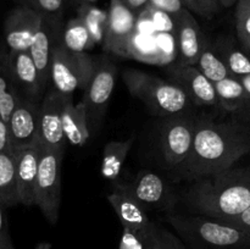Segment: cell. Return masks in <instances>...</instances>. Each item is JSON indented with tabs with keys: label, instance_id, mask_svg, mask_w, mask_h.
I'll use <instances>...</instances> for the list:
<instances>
[{
	"label": "cell",
	"instance_id": "1",
	"mask_svg": "<svg viewBox=\"0 0 250 249\" xmlns=\"http://www.w3.org/2000/svg\"><path fill=\"white\" fill-rule=\"evenodd\" d=\"M249 153V124L200 116L190 154L175 171L182 180L197 181L231 170Z\"/></svg>",
	"mask_w": 250,
	"mask_h": 249
},
{
	"label": "cell",
	"instance_id": "2",
	"mask_svg": "<svg viewBox=\"0 0 250 249\" xmlns=\"http://www.w3.org/2000/svg\"><path fill=\"white\" fill-rule=\"evenodd\" d=\"M185 200L199 215L229 221L250 207V168L232 167L193 181Z\"/></svg>",
	"mask_w": 250,
	"mask_h": 249
},
{
	"label": "cell",
	"instance_id": "3",
	"mask_svg": "<svg viewBox=\"0 0 250 249\" xmlns=\"http://www.w3.org/2000/svg\"><path fill=\"white\" fill-rule=\"evenodd\" d=\"M166 220L178 236L197 249H249L250 234L224 220L168 212Z\"/></svg>",
	"mask_w": 250,
	"mask_h": 249
},
{
	"label": "cell",
	"instance_id": "4",
	"mask_svg": "<svg viewBox=\"0 0 250 249\" xmlns=\"http://www.w3.org/2000/svg\"><path fill=\"white\" fill-rule=\"evenodd\" d=\"M124 81L128 92L158 116L168 117L188 114L193 103L188 95L171 81L143 72L139 70H127Z\"/></svg>",
	"mask_w": 250,
	"mask_h": 249
},
{
	"label": "cell",
	"instance_id": "5",
	"mask_svg": "<svg viewBox=\"0 0 250 249\" xmlns=\"http://www.w3.org/2000/svg\"><path fill=\"white\" fill-rule=\"evenodd\" d=\"M97 58L87 53H72L62 43L53 53L50 81L54 89L65 97H73L77 89L84 90L94 73Z\"/></svg>",
	"mask_w": 250,
	"mask_h": 249
},
{
	"label": "cell",
	"instance_id": "6",
	"mask_svg": "<svg viewBox=\"0 0 250 249\" xmlns=\"http://www.w3.org/2000/svg\"><path fill=\"white\" fill-rule=\"evenodd\" d=\"M65 149H50L42 145L38 177L36 183V203L50 225L60 217L61 164Z\"/></svg>",
	"mask_w": 250,
	"mask_h": 249
},
{
	"label": "cell",
	"instance_id": "7",
	"mask_svg": "<svg viewBox=\"0 0 250 249\" xmlns=\"http://www.w3.org/2000/svg\"><path fill=\"white\" fill-rule=\"evenodd\" d=\"M198 117L188 114L164 117L160 124V149L168 167L180 166L193 148Z\"/></svg>",
	"mask_w": 250,
	"mask_h": 249
},
{
	"label": "cell",
	"instance_id": "8",
	"mask_svg": "<svg viewBox=\"0 0 250 249\" xmlns=\"http://www.w3.org/2000/svg\"><path fill=\"white\" fill-rule=\"evenodd\" d=\"M116 75L117 70L111 60L106 56H98L95 60L94 73L84 89L82 98V102L87 107L90 131L98 129L104 117L107 104L114 92Z\"/></svg>",
	"mask_w": 250,
	"mask_h": 249
},
{
	"label": "cell",
	"instance_id": "9",
	"mask_svg": "<svg viewBox=\"0 0 250 249\" xmlns=\"http://www.w3.org/2000/svg\"><path fill=\"white\" fill-rule=\"evenodd\" d=\"M137 27V14L121 0H111L107 10L104 50L120 58L131 55V44Z\"/></svg>",
	"mask_w": 250,
	"mask_h": 249
},
{
	"label": "cell",
	"instance_id": "10",
	"mask_svg": "<svg viewBox=\"0 0 250 249\" xmlns=\"http://www.w3.org/2000/svg\"><path fill=\"white\" fill-rule=\"evenodd\" d=\"M42 100L20 98L7 121L11 150L28 148L39 142V115Z\"/></svg>",
	"mask_w": 250,
	"mask_h": 249
},
{
	"label": "cell",
	"instance_id": "11",
	"mask_svg": "<svg viewBox=\"0 0 250 249\" xmlns=\"http://www.w3.org/2000/svg\"><path fill=\"white\" fill-rule=\"evenodd\" d=\"M171 82L177 84L193 105L219 107V99L215 83L208 80L194 65H183L176 62L166 68Z\"/></svg>",
	"mask_w": 250,
	"mask_h": 249
},
{
	"label": "cell",
	"instance_id": "12",
	"mask_svg": "<svg viewBox=\"0 0 250 249\" xmlns=\"http://www.w3.org/2000/svg\"><path fill=\"white\" fill-rule=\"evenodd\" d=\"M119 185L146 209L170 210L175 205L176 199L171 186L154 171L142 170L137 173L131 185Z\"/></svg>",
	"mask_w": 250,
	"mask_h": 249
},
{
	"label": "cell",
	"instance_id": "13",
	"mask_svg": "<svg viewBox=\"0 0 250 249\" xmlns=\"http://www.w3.org/2000/svg\"><path fill=\"white\" fill-rule=\"evenodd\" d=\"M42 15L26 5L17 4L4 21V39L10 51L29 50L42 22Z\"/></svg>",
	"mask_w": 250,
	"mask_h": 249
},
{
	"label": "cell",
	"instance_id": "14",
	"mask_svg": "<svg viewBox=\"0 0 250 249\" xmlns=\"http://www.w3.org/2000/svg\"><path fill=\"white\" fill-rule=\"evenodd\" d=\"M66 97L58 90L44 94L39 115V142L44 148L65 149L66 138L62 131V109Z\"/></svg>",
	"mask_w": 250,
	"mask_h": 249
},
{
	"label": "cell",
	"instance_id": "15",
	"mask_svg": "<svg viewBox=\"0 0 250 249\" xmlns=\"http://www.w3.org/2000/svg\"><path fill=\"white\" fill-rule=\"evenodd\" d=\"M63 26L65 24L62 23V21L49 19L45 16L42 17L41 26L28 50L36 62L42 83L45 89L48 88V83L50 82L51 58L55 48L61 43Z\"/></svg>",
	"mask_w": 250,
	"mask_h": 249
},
{
	"label": "cell",
	"instance_id": "16",
	"mask_svg": "<svg viewBox=\"0 0 250 249\" xmlns=\"http://www.w3.org/2000/svg\"><path fill=\"white\" fill-rule=\"evenodd\" d=\"M10 68L20 97L42 100L48 90L42 83L36 62L28 50L10 51Z\"/></svg>",
	"mask_w": 250,
	"mask_h": 249
},
{
	"label": "cell",
	"instance_id": "17",
	"mask_svg": "<svg viewBox=\"0 0 250 249\" xmlns=\"http://www.w3.org/2000/svg\"><path fill=\"white\" fill-rule=\"evenodd\" d=\"M173 21L177 34V62L183 65H195L208 39L204 37L200 24L188 10Z\"/></svg>",
	"mask_w": 250,
	"mask_h": 249
},
{
	"label": "cell",
	"instance_id": "18",
	"mask_svg": "<svg viewBox=\"0 0 250 249\" xmlns=\"http://www.w3.org/2000/svg\"><path fill=\"white\" fill-rule=\"evenodd\" d=\"M14 153L16 156L20 202L21 204L31 207L36 203V183L42 155V144L38 142L34 145L15 150Z\"/></svg>",
	"mask_w": 250,
	"mask_h": 249
},
{
	"label": "cell",
	"instance_id": "19",
	"mask_svg": "<svg viewBox=\"0 0 250 249\" xmlns=\"http://www.w3.org/2000/svg\"><path fill=\"white\" fill-rule=\"evenodd\" d=\"M114 187L115 189L107 195V200L116 212L122 227L141 232L146 231L153 222L149 219L146 208L126 192L119 183Z\"/></svg>",
	"mask_w": 250,
	"mask_h": 249
},
{
	"label": "cell",
	"instance_id": "20",
	"mask_svg": "<svg viewBox=\"0 0 250 249\" xmlns=\"http://www.w3.org/2000/svg\"><path fill=\"white\" fill-rule=\"evenodd\" d=\"M215 88L217 92L220 109L232 114L233 119L249 124L248 94L241 81L229 76L215 83Z\"/></svg>",
	"mask_w": 250,
	"mask_h": 249
},
{
	"label": "cell",
	"instance_id": "21",
	"mask_svg": "<svg viewBox=\"0 0 250 249\" xmlns=\"http://www.w3.org/2000/svg\"><path fill=\"white\" fill-rule=\"evenodd\" d=\"M62 131L66 142L72 145L82 146L90 137V126L87 107L81 100L75 104L73 97H66L62 109Z\"/></svg>",
	"mask_w": 250,
	"mask_h": 249
},
{
	"label": "cell",
	"instance_id": "22",
	"mask_svg": "<svg viewBox=\"0 0 250 249\" xmlns=\"http://www.w3.org/2000/svg\"><path fill=\"white\" fill-rule=\"evenodd\" d=\"M20 98L10 68L9 49L0 42V114L6 122Z\"/></svg>",
	"mask_w": 250,
	"mask_h": 249
},
{
	"label": "cell",
	"instance_id": "23",
	"mask_svg": "<svg viewBox=\"0 0 250 249\" xmlns=\"http://www.w3.org/2000/svg\"><path fill=\"white\" fill-rule=\"evenodd\" d=\"M0 202L4 207L21 204L17 185L16 156L10 148L0 151Z\"/></svg>",
	"mask_w": 250,
	"mask_h": 249
},
{
	"label": "cell",
	"instance_id": "24",
	"mask_svg": "<svg viewBox=\"0 0 250 249\" xmlns=\"http://www.w3.org/2000/svg\"><path fill=\"white\" fill-rule=\"evenodd\" d=\"M215 49L224 60L231 77L242 78L250 73V58L242 45H237L231 37H220L214 43Z\"/></svg>",
	"mask_w": 250,
	"mask_h": 249
},
{
	"label": "cell",
	"instance_id": "25",
	"mask_svg": "<svg viewBox=\"0 0 250 249\" xmlns=\"http://www.w3.org/2000/svg\"><path fill=\"white\" fill-rule=\"evenodd\" d=\"M136 137L131 136L125 141L109 142L104 146L102 161V173L107 180L115 181L120 176L124 163L133 146Z\"/></svg>",
	"mask_w": 250,
	"mask_h": 249
},
{
	"label": "cell",
	"instance_id": "26",
	"mask_svg": "<svg viewBox=\"0 0 250 249\" xmlns=\"http://www.w3.org/2000/svg\"><path fill=\"white\" fill-rule=\"evenodd\" d=\"M61 43L72 53H85L95 46V42L81 17H73L63 26Z\"/></svg>",
	"mask_w": 250,
	"mask_h": 249
},
{
	"label": "cell",
	"instance_id": "27",
	"mask_svg": "<svg viewBox=\"0 0 250 249\" xmlns=\"http://www.w3.org/2000/svg\"><path fill=\"white\" fill-rule=\"evenodd\" d=\"M194 66L212 83H217L231 76L224 60L215 49V45L209 41H207L205 43L199 59Z\"/></svg>",
	"mask_w": 250,
	"mask_h": 249
},
{
	"label": "cell",
	"instance_id": "28",
	"mask_svg": "<svg viewBox=\"0 0 250 249\" xmlns=\"http://www.w3.org/2000/svg\"><path fill=\"white\" fill-rule=\"evenodd\" d=\"M78 17L83 20L85 26L89 29L95 44L104 42L105 32L107 26V12L90 2L85 1L78 9Z\"/></svg>",
	"mask_w": 250,
	"mask_h": 249
},
{
	"label": "cell",
	"instance_id": "29",
	"mask_svg": "<svg viewBox=\"0 0 250 249\" xmlns=\"http://www.w3.org/2000/svg\"><path fill=\"white\" fill-rule=\"evenodd\" d=\"M19 4L32 7L42 16L62 21L67 0H17Z\"/></svg>",
	"mask_w": 250,
	"mask_h": 249
},
{
	"label": "cell",
	"instance_id": "30",
	"mask_svg": "<svg viewBox=\"0 0 250 249\" xmlns=\"http://www.w3.org/2000/svg\"><path fill=\"white\" fill-rule=\"evenodd\" d=\"M182 2L188 11L205 20L214 19L224 9L220 0H182Z\"/></svg>",
	"mask_w": 250,
	"mask_h": 249
},
{
	"label": "cell",
	"instance_id": "31",
	"mask_svg": "<svg viewBox=\"0 0 250 249\" xmlns=\"http://www.w3.org/2000/svg\"><path fill=\"white\" fill-rule=\"evenodd\" d=\"M146 7L163 12V14L172 17L173 20L177 19L187 10L183 5L182 0H149V4Z\"/></svg>",
	"mask_w": 250,
	"mask_h": 249
},
{
	"label": "cell",
	"instance_id": "32",
	"mask_svg": "<svg viewBox=\"0 0 250 249\" xmlns=\"http://www.w3.org/2000/svg\"><path fill=\"white\" fill-rule=\"evenodd\" d=\"M236 31L239 44L248 53L250 51V11L236 14Z\"/></svg>",
	"mask_w": 250,
	"mask_h": 249
},
{
	"label": "cell",
	"instance_id": "33",
	"mask_svg": "<svg viewBox=\"0 0 250 249\" xmlns=\"http://www.w3.org/2000/svg\"><path fill=\"white\" fill-rule=\"evenodd\" d=\"M122 236L119 249H144L143 232L122 227Z\"/></svg>",
	"mask_w": 250,
	"mask_h": 249
},
{
	"label": "cell",
	"instance_id": "34",
	"mask_svg": "<svg viewBox=\"0 0 250 249\" xmlns=\"http://www.w3.org/2000/svg\"><path fill=\"white\" fill-rule=\"evenodd\" d=\"M144 249H163V237H161V226L151 222L150 226L143 231Z\"/></svg>",
	"mask_w": 250,
	"mask_h": 249
},
{
	"label": "cell",
	"instance_id": "35",
	"mask_svg": "<svg viewBox=\"0 0 250 249\" xmlns=\"http://www.w3.org/2000/svg\"><path fill=\"white\" fill-rule=\"evenodd\" d=\"M0 249H15L11 237H10L4 205L1 202H0Z\"/></svg>",
	"mask_w": 250,
	"mask_h": 249
},
{
	"label": "cell",
	"instance_id": "36",
	"mask_svg": "<svg viewBox=\"0 0 250 249\" xmlns=\"http://www.w3.org/2000/svg\"><path fill=\"white\" fill-rule=\"evenodd\" d=\"M161 237H163V249H188L180 237L163 227H161Z\"/></svg>",
	"mask_w": 250,
	"mask_h": 249
},
{
	"label": "cell",
	"instance_id": "37",
	"mask_svg": "<svg viewBox=\"0 0 250 249\" xmlns=\"http://www.w3.org/2000/svg\"><path fill=\"white\" fill-rule=\"evenodd\" d=\"M226 222H229L231 225L236 226L237 228L242 229V231H244L246 233L250 234V207L248 209L244 210L243 212H241L238 216L233 217V219H231L229 221Z\"/></svg>",
	"mask_w": 250,
	"mask_h": 249
},
{
	"label": "cell",
	"instance_id": "38",
	"mask_svg": "<svg viewBox=\"0 0 250 249\" xmlns=\"http://www.w3.org/2000/svg\"><path fill=\"white\" fill-rule=\"evenodd\" d=\"M9 148V126L0 114V151H4Z\"/></svg>",
	"mask_w": 250,
	"mask_h": 249
},
{
	"label": "cell",
	"instance_id": "39",
	"mask_svg": "<svg viewBox=\"0 0 250 249\" xmlns=\"http://www.w3.org/2000/svg\"><path fill=\"white\" fill-rule=\"evenodd\" d=\"M121 1L136 14L148 6L149 4V0H121Z\"/></svg>",
	"mask_w": 250,
	"mask_h": 249
},
{
	"label": "cell",
	"instance_id": "40",
	"mask_svg": "<svg viewBox=\"0 0 250 249\" xmlns=\"http://www.w3.org/2000/svg\"><path fill=\"white\" fill-rule=\"evenodd\" d=\"M250 11V0H238L236 4V14Z\"/></svg>",
	"mask_w": 250,
	"mask_h": 249
},
{
	"label": "cell",
	"instance_id": "41",
	"mask_svg": "<svg viewBox=\"0 0 250 249\" xmlns=\"http://www.w3.org/2000/svg\"><path fill=\"white\" fill-rule=\"evenodd\" d=\"M239 81L243 84L244 89H246L247 94H248V103H249V124H250V73L249 75L244 76V77L239 78Z\"/></svg>",
	"mask_w": 250,
	"mask_h": 249
},
{
	"label": "cell",
	"instance_id": "42",
	"mask_svg": "<svg viewBox=\"0 0 250 249\" xmlns=\"http://www.w3.org/2000/svg\"><path fill=\"white\" fill-rule=\"evenodd\" d=\"M222 7L224 9H229V7H232L233 5H236L238 2V0H220Z\"/></svg>",
	"mask_w": 250,
	"mask_h": 249
},
{
	"label": "cell",
	"instance_id": "43",
	"mask_svg": "<svg viewBox=\"0 0 250 249\" xmlns=\"http://www.w3.org/2000/svg\"><path fill=\"white\" fill-rule=\"evenodd\" d=\"M37 249H51V244L48 242H42L37 246Z\"/></svg>",
	"mask_w": 250,
	"mask_h": 249
},
{
	"label": "cell",
	"instance_id": "44",
	"mask_svg": "<svg viewBox=\"0 0 250 249\" xmlns=\"http://www.w3.org/2000/svg\"><path fill=\"white\" fill-rule=\"evenodd\" d=\"M247 54H248V55H249V58H250V51H248V53H247Z\"/></svg>",
	"mask_w": 250,
	"mask_h": 249
},
{
	"label": "cell",
	"instance_id": "45",
	"mask_svg": "<svg viewBox=\"0 0 250 249\" xmlns=\"http://www.w3.org/2000/svg\"><path fill=\"white\" fill-rule=\"evenodd\" d=\"M87 1H94V0H87Z\"/></svg>",
	"mask_w": 250,
	"mask_h": 249
},
{
	"label": "cell",
	"instance_id": "46",
	"mask_svg": "<svg viewBox=\"0 0 250 249\" xmlns=\"http://www.w3.org/2000/svg\"><path fill=\"white\" fill-rule=\"evenodd\" d=\"M249 249H250V248H249Z\"/></svg>",
	"mask_w": 250,
	"mask_h": 249
}]
</instances>
